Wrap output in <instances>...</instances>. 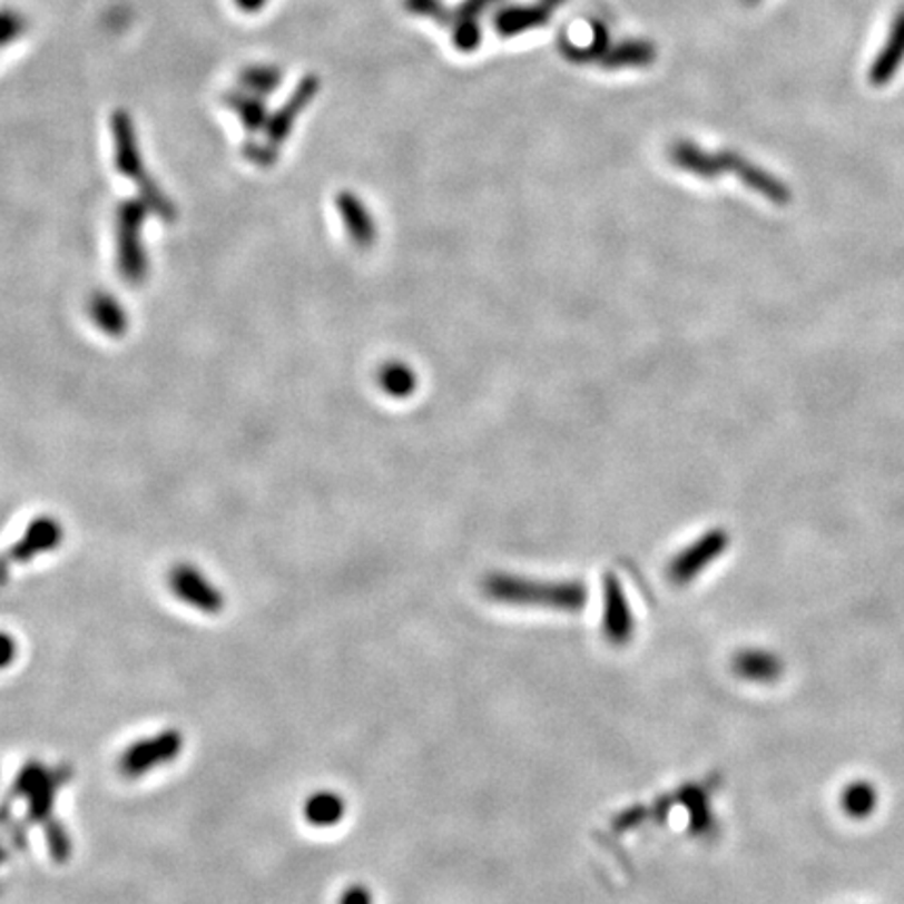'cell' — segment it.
<instances>
[{"label":"cell","instance_id":"1","mask_svg":"<svg viewBox=\"0 0 904 904\" xmlns=\"http://www.w3.org/2000/svg\"><path fill=\"white\" fill-rule=\"evenodd\" d=\"M484 592L490 599L507 606L557 609V611H580L589 599L587 587L576 580L542 582L509 574L488 576L484 580Z\"/></svg>","mask_w":904,"mask_h":904},{"label":"cell","instance_id":"2","mask_svg":"<svg viewBox=\"0 0 904 904\" xmlns=\"http://www.w3.org/2000/svg\"><path fill=\"white\" fill-rule=\"evenodd\" d=\"M71 770L66 766L49 768L42 763H28L13 783V796L26 800L28 821L47 825L52 818V806L59 789L70 782Z\"/></svg>","mask_w":904,"mask_h":904},{"label":"cell","instance_id":"3","mask_svg":"<svg viewBox=\"0 0 904 904\" xmlns=\"http://www.w3.org/2000/svg\"><path fill=\"white\" fill-rule=\"evenodd\" d=\"M185 748V739L176 729H166L130 744L120 756L118 768L126 779H139L156 768L175 763Z\"/></svg>","mask_w":904,"mask_h":904},{"label":"cell","instance_id":"4","mask_svg":"<svg viewBox=\"0 0 904 904\" xmlns=\"http://www.w3.org/2000/svg\"><path fill=\"white\" fill-rule=\"evenodd\" d=\"M670 161L677 166L678 170L689 173V175L713 180L723 175L744 176L748 168L749 159L733 151H718L713 154L708 149H701L694 140H677L668 149Z\"/></svg>","mask_w":904,"mask_h":904},{"label":"cell","instance_id":"5","mask_svg":"<svg viewBox=\"0 0 904 904\" xmlns=\"http://www.w3.org/2000/svg\"><path fill=\"white\" fill-rule=\"evenodd\" d=\"M729 547V534L725 530H710L691 547L682 549L668 566V578L675 584H687L701 574L713 561L723 556Z\"/></svg>","mask_w":904,"mask_h":904},{"label":"cell","instance_id":"6","mask_svg":"<svg viewBox=\"0 0 904 904\" xmlns=\"http://www.w3.org/2000/svg\"><path fill=\"white\" fill-rule=\"evenodd\" d=\"M170 589L183 603L197 611L214 616L225 609L223 592L218 591L206 576L199 574L189 566H178L170 574Z\"/></svg>","mask_w":904,"mask_h":904},{"label":"cell","instance_id":"7","mask_svg":"<svg viewBox=\"0 0 904 904\" xmlns=\"http://www.w3.org/2000/svg\"><path fill=\"white\" fill-rule=\"evenodd\" d=\"M561 4H566V0H537L532 4L504 7L494 16V30L503 38H513L537 30L549 23V19Z\"/></svg>","mask_w":904,"mask_h":904},{"label":"cell","instance_id":"8","mask_svg":"<svg viewBox=\"0 0 904 904\" xmlns=\"http://www.w3.org/2000/svg\"><path fill=\"white\" fill-rule=\"evenodd\" d=\"M606 611H603V632L611 645H627L635 632L632 611L628 606L622 582L613 574L606 576L603 582Z\"/></svg>","mask_w":904,"mask_h":904},{"label":"cell","instance_id":"9","mask_svg":"<svg viewBox=\"0 0 904 904\" xmlns=\"http://www.w3.org/2000/svg\"><path fill=\"white\" fill-rule=\"evenodd\" d=\"M903 61L904 9H901V11L896 13L894 21H892V28H890V35H887L882 51L877 52L875 61L871 63V85H873V87H886L887 82H892V78L896 76V71L901 70Z\"/></svg>","mask_w":904,"mask_h":904},{"label":"cell","instance_id":"10","mask_svg":"<svg viewBox=\"0 0 904 904\" xmlns=\"http://www.w3.org/2000/svg\"><path fill=\"white\" fill-rule=\"evenodd\" d=\"M318 90H321V78L314 76V73L304 76V78L297 82V87L294 88L292 97H289V99L285 101V105L278 109L277 114L271 118V122H268V137L273 140L287 139V135H289L292 126L296 122L297 116L311 105V101L316 97Z\"/></svg>","mask_w":904,"mask_h":904},{"label":"cell","instance_id":"11","mask_svg":"<svg viewBox=\"0 0 904 904\" xmlns=\"http://www.w3.org/2000/svg\"><path fill=\"white\" fill-rule=\"evenodd\" d=\"M658 47L645 38H628L618 45H611L601 57L599 66L603 70H628V68H647L656 63Z\"/></svg>","mask_w":904,"mask_h":904},{"label":"cell","instance_id":"12","mask_svg":"<svg viewBox=\"0 0 904 904\" xmlns=\"http://www.w3.org/2000/svg\"><path fill=\"white\" fill-rule=\"evenodd\" d=\"M733 670L737 677L749 682H775L782 677L783 664L775 654L763 649H744L733 658Z\"/></svg>","mask_w":904,"mask_h":904},{"label":"cell","instance_id":"13","mask_svg":"<svg viewBox=\"0 0 904 904\" xmlns=\"http://www.w3.org/2000/svg\"><path fill=\"white\" fill-rule=\"evenodd\" d=\"M609 47V32L606 23L595 21L592 23L591 42L589 45H576L568 38L559 40V52L572 61L576 66H584V63H599L601 57L608 52Z\"/></svg>","mask_w":904,"mask_h":904},{"label":"cell","instance_id":"14","mask_svg":"<svg viewBox=\"0 0 904 904\" xmlns=\"http://www.w3.org/2000/svg\"><path fill=\"white\" fill-rule=\"evenodd\" d=\"M346 815V802L333 792H316L304 806V817L318 829L335 827Z\"/></svg>","mask_w":904,"mask_h":904},{"label":"cell","instance_id":"15","mask_svg":"<svg viewBox=\"0 0 904 904\" xmlns=\"http://www.w3.org/2000/svg\"><path fill=\"white\" fill-rule=\"evenodd\" d=\"M111 128H114V137H116V145H118V161L124 170L135 173L139 168V154H137V139H135V126L130 116L118 109L114 111L111 118Z\"/></svg>","mask_w":904,"mask_h":904},{"label":"cell","instance_id":"16","mask_svg":"<svg viewBox=\"0 0 904 904\" xmlns=\"http://www.w3.org/2000/svg\"><path fill=\"white\" fill-rule=\"evenodd\" d=\"M281 82H283V70L277 66L254 63V66H245L244 70L239 71V85L256 97H268V95L277 92Z\"/></svg>","mask_w":904,"mask_h":904},{"label":"cell","instance_id":"17","mask_svg":"<svg viewBox=\"0 0 904 904\" xmlns=\"http://www.w3.org/2000/svg\"><path fill=\"white\" fill-rule=\"evenodd\" d=\"M223 101L242 118L247 130H258L266 124V107L262 104V97L247 90H230L223 97Z\"/></svg>","mask_w":904,"mask_h":904},{"label":"cell","instance_id":"18","mask_svg":"<svg viewBox=\"0 0 904 904\" xmlns=\"http://www.w3.org/2000/svg\"><path fill=\"white\" fill-rule=\"evenodd\" d=\"M380 383H382L383 390L390 396L404 399V396H411L417 390V375L413 373V369L409 365L390 363V365L383 366L382 373H380Z\"/></svg>","mask_w":904,"mask_h":904},{"label":"cell","instance_id":"19","mask_svg":"<svg viewBox=\"0 0 904 904\" xmlns=\"http://www.w3.org/2000/svg\"><path fill=\"white\" fill-rule=\"evenodd\" d=\"M842 806L853 818L869 817L877 806V792L869 783H851L842 794Z\"/></svg>","mask_w":904,"mask_h":904},{"label":"cell","instance_id":"20","mask_svg":"<svg viewBox=\"0 0 904 904\" xmlns=\"http://www.w3.org/2000/svg\"><path fill=\"white\" fill-rule=\"evenodd\" d=\"M342 209H344V216H346L348 225L352 226L354 237H356L361 244H371L373 237H375V228H373L371 216H369L366 209L361 206V202H358L356 197H352V195H344V197H342Z\"/></svg>","mask_w":904,"mask_h":904},{"label":"cell","instance_id":"21","mask_svg":"<svg viewBox=\"0 0 904 904\" xmlns=\"http://www.w3.org/2000/svg\"><path fill=\"white\" fill-rule=\"evenodd\" d=\"M45 837H47L49 854H51L55 863H66V861H70V834H68V829H66L59 821L51 818V821L45 825Z\"/></svg>","mask_w":904,"mask_h":904},{"label":"cell","instance_id":"22","mask_svg":"<svg viewBox=\"0 0 904 904\" xmlns=\"http://www.w3.org/2000/svg\"><path fill=\"white\" fill-rule=\"evenodd\" d=\"M497 2H501V0H463L454 9H449V16L442 26H446L451 30L452 26L459 21H480V16L487 13L488 9L494 7Z\"/></svg>","mask_w":904,"mask_h":904},{"label":"cell","instance_id":"23","mask_svg":"<svg viewBox=\"0 0 904 904\" xmlns=\"http://www.w3.org/2000/svg\"><path fill=\"white\" fill-rule=\"evenodd\" d=\"M402 4L409 13L434 19L438 23H444V18L449 13V7L442 0H402Z\"/></svg>","mask_w":904,"mask_h":904},{"label":"cell","instance_id":"24","mask_svg":"<svg viewBox=\"0 0 904 904\" xmlns=\"http://www.w3.org/2000/svg\"><path fill=\"white\" fill-rule=\"evenodd\" d=\"M23 30H26V19L21 16L11 13V11L0 13V47L13 42L16 38L23 35Z\"/></svg>","mask_w":904,"mask_h":904},{"label":"cell","instance_id":"25","mask_svg":"<svg viewBox=\"0 0 904 904\" xmlns=\"http://www.w3.org/2000/svg\"><path fill=\"white\" fill-rule=\"evenodd\" d=\"M16 658H18V641L9 632L0 630V670L9 668Z\"/></svg>","mask_w":904,"mask_h":904},{"label":"cell","instance_id":"26","mask_svg":"<svg viewBox=\"0 0 904 904\" xmlns=\"http://www.w3.org/2000/svg\"><path fill=\"white\" fill-rule=\"evenodd\" d=\"M340 904H373V896L365 886H352L344 892Z\"/></svg>","mask_w":904,"mask_h":904},{"label":"cell","instance_id":"27","mask_svg":"<svg viewBox=\"0 0 904 904\" xmlns=\"http://www.w3.org/2000/svg\"><path fill=\"white\" fill-rule=\"evenodd\" d=\"M233 2H235L237 9L244 11V13H258V11H262V9L268 4V0H233Z\"/></svg>","mask_w":904,"mask_h":904},{"label":"cell","instance_id":"28","mask_svg":"<svg viewBox=\"0 0 904 904\" xmlns=\"http://www.w3.org/2000/svg\"><path fill=\"white\" fill-rule=\"evenodd\" d=\"M9 861V848H4L2 844H0V865H4Z\"/></svg>","mask_w":904,"mask_h":904},{"label":"cell","instance_id":"29","mask_svg":"<svg viewBox=\"0 0 904 904\" xmlns=\"http://www.w3.org/2000/svg\"><path fill=\"white\" fill-rule=\"evenodd\" d=\"M744 2H746V4H758L760 0H744Z\"/></svg>","mask_w":904,"mask_h":904}]
</instances>
